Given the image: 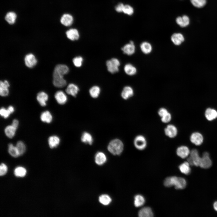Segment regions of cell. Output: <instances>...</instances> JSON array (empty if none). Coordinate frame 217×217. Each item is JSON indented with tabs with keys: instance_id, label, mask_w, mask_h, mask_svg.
<instances>
[{
	"instance_id": "cell-32",
	"label": "cell",
	"mask_w": 217,
	"mask_h": 217,
	"mask_svg": "<svg viewBox=\"0 0 217 217\" xmlns=\"http://www.w3.org/2000/svg\"><path fill=\"white\" fill-rule=\"evenodd\" d=\"M145 201V199L143 196L140 194L136 195L134 197V205L137 207H141L144 204Z\"/></svg>"
},
{
	"instance_id": "cell-33",
	"label": "cell",
	"mask_w": 217,
	"mask_h": 217,
	"mask_svg": "<svg viewBox=\"0 0 217 217\" xmlns=\"http://www.w3.org/2000/svg\"><path fill=\"white\" fill-rule=\"evenodd\" d=\"M8 152L12 156L17 158L20 156L16 146H14L10 143L8 144Z\"/></svg>"
},
{
	"instance_id": "cell-3",
	"label": "cell",
	"mask_w": 217,
	"mask_h": 217,
	"mask_svg": "<svg viewBox=\"0 0 217 217\" xmlns=\"http://www.w3.org/2000/svg\"><path fill=\"white\" fill-rule=\"evenodd\" d=\"M187 159V162L191 166H198L201 159L198 150L195 149H192Z\"/></svg>"
},
{
	"instance_id": "cell-41",
	"label": "cell",
	"mask_w": 217,
	"mask_h": 217,
	"mask_svg": "<svg viewBox=\"0 0 217 217\" xmlns=\"http://www.w3.org/2000/svg\"><path fill=\"white\" fill-rule=\"evenodd\" d=\"M134 9L131 6L126 5H124L123 12L128 15H132L134 13Z\"/></svg>"
},
{
	"instance_id": "cell-31",
	"label": "cell",
	"mask_w": 217,
	"mask_h": 217,
	"mask_svg": "<svg viewBox=\"0 0 217 217\" xmlns=\"http://www.w3.org/2000/svg\"><path fill=\"white\" fill-rule=\"evenodd\" d=\"M190 165V164L187 162H185L180 165L178 168L181 173L188 175L190 173L191 171Z\"/></svg>"
},
{
	"instance_id": "cell-13",
	"label": "cell",
	"mask_w": 217,
	"mask_h": 217,
	"mask_svg": "<svg viewBox=\"0 0 217 217\" xmlns=\"http://www.w3.org/2000/svg\"><path fill=\"white\" fill-rule=\"evenodd\" d=\"M26 65L29 68H32L36 64L37 60L34 55L30 53L27 55L24 58Z\"/></svg>"
},
{
	"instance_id": "cell-44",
	"label": "cell",
	"mask_w": 217,
	"mask_h": 217,
	"mask_svg": "<svg viewBox=\"0 0 217 217\" xmlns=\"http://www.w3.org/2000/svg\"><path fill=\"white\" fill-rule=\"evenodd\" d=\"M171 119V115L169 112L161 118V120L163 123H167L170 121Z\"/></svg>"
},
{
	"instance_id": "cell-37",
	"label": "cell",
	"mask_w": 217,
	"mask_h": 217,
	"mask_svg": "<svg viewBox=\"0 0 217 217\" xmlns=\"http://www.w3.org/2000/svg\"><path fill=\"white\" fill-rule=\"evenodd\" d=\"M99 202L104 205H108L112 201L111 197L106 194H103L101 195L99 198Z\"/></svg>"
},
{
	"instance_id": "cell-23",
	"label": "cell",
	"mask_w": 217,
	"mask_h": 217,
	"mask_svg": "<svg viewBox=\"0 0 217 217\" xmlns=\"http://www.w3.org/2000/svg\"><path fill=\"white\" fill-rule=\"evenodd\" d=\"M53 116L51 113L49 111L42 112L40 115L41 120L44 123H51L53 120Z\"/></svg>"
},
{
	"instance_id": "cell-17",
	"label": "cell",
	"mask_w": 217,
	"mask_h": 217,
	"mask_svg": "<svg viewBox=\"0 0 217 217\" xmlns=\"http://www.w3.org/2000/svg\"><path fill=\"white\" fill-rule=\"evenodd\" d=\"M10 85L8 81L5 80L1 81L0 82V95L2 96H6L9 94L8 87Z\"/></svg>"
},
{
	"instance_id": "cell-26",
	"label": "cell",
	"mask_w": 217,
	"mask_h": 217,
	"mask_svg": "<svg viewBox=\"0 0 217 217\" xmlns=\"http://www.w3.org/2000/svg\"><path fill=\"white\" fill-rule=\"evenodd\" d=\"M107 158L105 154L103 152L97 153L95 156V162L99 165L104 164L106 161Z\"/></svg>"
},
{
	"instance_id": "cell-1",
	"label": "cell",
	"mask_w": 217,
	"mask_h": 217,
	"mask_svg": "<svg viewBox=\"0 0 217 217\" xmlns=\"http://www.w3.org/2000/svg\"><path fill=\"white\" fill-rule=\"evenodd\" d=\"M124 144L120 139H115L111 141L107 147L108 151L115 155H120L124 149Z\"/></svg>"
},
{
	"instance_id": "cell-27",
	"label": "cell",
	"mask_w": 217,
	"mask_h": 217,
	"mask_svg": "<svg viewBox=\"0 0 217 217\" xmlns=\"http://www.w3.org/2000/svg\"><path fill=\"white\" fill-rule=\"evenodd\" d=\"M69 71L68 67L66 65L58 64L55 68L53 71L64 75L68 73Z\"/></svg>"
},
{
	"instance_id": "cell-43",
	"label": "cell",
	"mask_w": 217,
	"mask_h": 217,
	"mask_svg": "<svg viewBox=\"0 0 217 217\" xmlns=\"http://www.w3.org/2000/svg\"><path fill=\"white\" fill-rule=\"evenodd\" d=\"M1 116L4 118H8L11 114L8 108L2 107L0 110Z\"/></svg>"
},
{
	"instance_id": "cell-18",
	"label": "cell",
	"mask_w": 217,
	"mask_h": 217,
	"mask_svg": "<svg viewBox=\"0 0 217 217\" xmlns=\"http://www.w3.org/2000/svg\"><path fill=\"white\" fill-rule=\"evenodd\" d=\"M60 142L59 137L55 135L51 136L48 139V143L49 147L51 149L57 147Z\"/></svg>"
},
{
	"instance_id": "cell-22",
	"label": "cell",
	"mask_w": 217,
	"mask_h": 217,
	"mask_svg": "<svg viewBox=\"0 0 217 217\" xmlns=\"http://www.w3.org/2000/svg\"><path fill=\"white\" fill-rule=\"evenodd\" d=\"M177 24L181 27H185L187 26L190 23L189 17L186 15L182 17H178L176 19Z\"/></svg>"
},
{
	"instance_id": "cell-29",
	"label": "cell",
	"mask_w": 217,
	"mask_h": 217,
	"mask_svg": "<svg viewBox=\"0 0 217 217\" xmlns=\"http://www.w3.org/2000/svg\"><path fill=\"white\" fill-rule=\"evenodd\" d=\"M140 48L142 52L146 54H149L152 50L151 45L147 42H143L141 43L140 45Z\"/></svg>"
},
{
	"instance_id": "cell-45",
	"label": "cell",
	"mask_w": 217,
	"mask_h": 217,
	"mask_svg": "<svg viewBox=\"0 0 217 217\" xmlns=\"http://www.w3.org/2000/svg\"><path fill=\"white\" fill-rule=\"evenodd\" d=\"M8 168L7 166L4 163H2L0 166V175L3 176L7 172Z\"/></svg>"
},
{
	"instance_id": "cell-9",
	"label": "cell",
	"mask_w": 217,
	"mask_h": 217,
	"mask_svg": "<svg viewBox=\"0 0 217 217\" xmlns=\"http://www.w3.org/2000/svg\"><path fill=\"white\" fill-rule=\"evenodd\" d=\"M204 116L207 121H213L217 118V110L215 108L208 107L204 111Z\"/></svg>"
},
{
	"instance_id": "cell-38",
	"label": "cell",
	"mask_w": 217,
	"mask_h": 217,
	"mask_svg": "<svg viewBox=\"0 0 217 217\" xmlns=\"http://www.w3.org/2000/svg\"><path fill=\"white\" fill-rule=\"evenodd\" d=\"M27 171L25 168L22 167H18L14 170V174L17 177H23L26 175Z\"/></svg>"
},
{
	"instance_id": "cell-19",
	"label": "cell",
	"mask_w": 217,
	"mask_h": 217,
	"mask_svg": "<svg viewBox=\"0 0 217 217\" xmlns=\"http://www.w3.org/2000/svg\"><path fill=\"white\" fill-rule=\"evenodd\" d=\"M171 40L175 45L179 46L184 41V38L183 35L181 33H175L171 35Z\"/></svg>"
},
{
	"instance_id": "cell-5",
	"label": "cell",
	"mask_w": 217,
	"mask_h": 217,
	"mask_svg": "<svg viewBox=\"0 0 217 217\" xmlns=\"http://www.w3.org/2000/svg\"><path fill=\"white\" fill-rule=\"evenodd\" d=\"M189 139L190 142L197 146L201 145L204 141L203 135L200 132L194 131L192 132L190 135Z\"/></svg>"
},
{
	"instance_id": "cell-7",
	"label": "cell",
	"mask_w": 217,
	"mask_h": 217,
	"mask_svg": "<svg viewBox=\"0 0 217 217\" xmlns=\"http://www.w3.org/2000/svg\"><path fill=\"white\" fill-rule=\"evenodd\" d=\"M212 165V161L209 153L207 152H203L201 157L199 166L201 168L207 169L210 168Z\"/></svg>"
},
{
	"instance_id": "cell-20",
	"label": "cell",
	"mask_w": 217,
	"mask_h": 217,
	"mask_svg": "<svg viewBox=\"0 0 217 217\" xmlns=\"http://www.w3.org/2000/svg\"><path fill=\"white\" fill-rule=\"evenodd\" d=\"M153 215L151 209L149 207L142 208L138 212V215L139 217H152Z\"/></svg>"
},
{
	"instance_id": "cell-21",
	"label": "cell",
	"mask_w": 217,
	"mask_h": 217,
	"mask_svg": "<svg viewBox=\"0 0 217 217\" xmlns=\"http://www.w3.org/2000/svg\"><path fill=\"white\" fill-rule=\"evenodd\" d=\"M79 90V88L77 85L71 83L68 84L66 89V92L68 94L75 97L78 93Z\"/></svg>"
},
{
	"instance_id": "cell-46",
	"label": "cell",
	"mask_w": 217,
	"mask_h": 217,
	"mask_svg": "<svg viewBox=\"0 0 217 217\" xmlns=\"http://www.w3.org/2000/svg\"><path fill=\"white\" fill-rule=\"evenodd\" d=\"M169 111L167 108L164 107L160 108L158 111V114L161 118L168 112Z\"/></svg>"
},
{
	"instance_id": "cell-11",
	"label": "cell",
	"mask_w": 217,
	"mask_h": 217,
	"mask_svg": "<svg viewBox=\"0 0 217 217\" xmlns=\"http://www.w3.org/2000/svg\"><path fill=\"white\" fill-rule=\"evenodd\" d=\"M190 151L189 148L185 145H182L178 146L177 149V155L182 159L188 157L190 153Z\"/></svg>"
},
{
	"instance_id": "cell-10",
	"label": "cell",
	"mask_w": 217,
	"mask_h": 217,
	"mask_svg": "<svg viewBox=\"0 0 217 217\" xmlns=\"http://www.w3.org/2000/svg\"><path fill=\"white\" fill-rule=\"evenodd\" d=\"M172 184L176 189H182L186 187L187 182L183 178L173 176Z\"/></svg>"
},
{
	"instance_id": "cell-40",
	"label": "cell",
	"mask_w": 217,
	"mask_h": 217,
	"mask_svg": "<svg viewBox=\"0 0 217 217\" xmlns=\"http://www.w3.org/2000/svg\"><path fill=\"white\" fill-rule=\"evenodd\" d=\"M192 4L195 7L201 8L205 5L206 0H190Z\"/></svg>"
},
{
	"instance_id": "cell-2",
	"label": "cell",
	"mask_w": 217,
	"mask_h": 217,
	"mask_svg": "<svg viewBox=\"0 0 217 217\" xmlns=\"http://www.w3.org/2000/svg\"><path fill=\"white\" fill-rule=\"evenodd\" d=\"M133 143L135 147L140 150L144 149L147 144V141L145 137L140 134L137 135L134 137Z\"/></svg>"
},
{
	"instance_id": "cell-35",
	"label": "cell",
	"mask_w": 217,
	"mask_h": 217,
	"mask_svg": "<svg viewBox=\"0 0 217 217\" xmlns=\"http://www.w3.org/2000/svg\"><path fill=\"white\" fill-rule=\"evenodd\" d=\"M17 17L16 14L13 12H9L5 16L6 20L10 24H14Z\"/></svg>"
},
{
	"instance_id": "cell-42",
	"label": "cell",
	"mask_w": 217,
	"mask_h": 217,
	"mask_svg": "<svg viewBox=\"0 0 217 217\" xmlns=\"http://www.w3.org/2000/svg\"><path fill=\"white\" fill-rule=\"evenodd\" d=\"M83 61V58L80 56L74 57L72 60L74 65L77 67H80L82 64Z\"/></svg>"
},
{
	"instance_id": "cell-24",
	"label": "cell",
	"mask_w": 217,
	"mask_h": 217,
	"mask_svg": "<svg viewBox=\"0 0 217 217\" xmlns=\"http://www.w3.org/2000/svg\"><path fill=\"white\" fill-rule=\"evenodd\" d=\"M66 35L68 39L72 41L78 39L79 34L78 30L75 29H71L67 31Z\"/></svg>"
},
{
	"instance_id": "cell-28",
	"label": "cell",
	"mask_w": 217,
	"mask_h": 217,
	"mask_svg": "<svg viewBox=\"0 0 217 217\" xmlns=\"http://www.w3.org/2000/svg\"><path fill=\"white\" fill-rule=\"evenodd\" d=\"M17 129L11 124L7 126L5 128L4 131L6 136L9 138H12L15 135Z\"/></svg>"
},
{
	"instance_id": "cell-6",
	"label": "cell",
	"mask_w": 217,
	"mask_h": 217,
	"mask_svg": "<svg viewBox=\"0 0 217 217\" xmlns=\"http://www.w3.org/2000/svg\"><path fill=\"white\" fill-rule=\"evenodd\" d=\"M53 83L55 86L58 88H62L66 85L67 82L64 78V75L53 71Z\"/></svg>"
},
{
	"instance_id": "cell-12",
	"label": "cell",
	"mask_w": 217,
	"mask_h": 217,
	"mask_svg": "<svg viewBox=\"0 0 217 217\" xmlns=\"http://www.w3.org/2000/svg\"><path fill=\"white\" fill-rule=\"evenodd\" d=\"M121 50L124 54L128 55L133 54L135 51V46L133 41H131L129 43L124 45L121 48Z\"/></svg>"
},
{
	"instance_id": "cell-16",
	"label": "cell",
	"mask_w": 217,
	"mask_h": 217,
	"mask_svg": "<svg viewBox=\"0 0 217 217\" xmlns=\"http://www.w3.org/2000/svg\"><path fill=\"white\" fill-rule=\"evenodd\" d=\"M134 94V91L132 87L129 86H125L121 93V96L125 100L132 97Z\"/></svg>"
},
{
	"instance_id": "cell-30",
	"label": "cell",
	"mask_w": 217,
	"mask_h": 217,
	"mask_svg": "<svg viewBox=\"0 0 217 217\" xmlns=\"http://www.w3.org/2000/svg\"><path fill=\"white\" fill-rule=\"evenodd\" d=\"M124 70L126 74L130 76L134 75L137 72V70L136 67L130 63L126 64L125 65Z\"/></svg>"
},
{
	"instance_id": "cell-34",
	"label": "cell",
	"mask_w": 217,
	"mask_h": 217,
	"mask_svg": "<svg viewBox=\"0 0 217 217\" xmlns=\"http://www.w3.org/2000/svg\"><path fill=\"white\" fill-rule=\"evenodd\" d=\"M81 140L83 142L91 145L93 143V140L92 136L90 133L85 132L82 134Z\"/></svg>"
},
{
	"instance_id": "cell-36",
	"label": "cell",
	"mask_w": 217,
	"mask_h": 217,
	"mask_svg": "<svg viewBox=\"0 0 217 217\" xmlns=\"http://www.w3.org/2000/svg\"><path fill=\"white\" fill-rule=\"evenodd\" d=\"M100 92V88L97 86H92L89 90V93L90 96L94 98H96L99 96Z\"/></svg>"
},
{
	"instance_id": "cell-4",
	"label": "cell",
	"mask_w": 217,
	"mask_h": 217,
	"mask_svg": "<svg viewBox=\"0 0 217 217\" xmlns=\"http://www.w3.org/2000/svg\"><path fill=\"white\" fill-rule=\"evenodd\" d=\"M120 62L117 58H113L106 61V65L108 71L113 74L118 71Z\"/></svg>"
},
{
	"instance_id": "cell-15",
	"label": "cell",
	"mask_w": 217,
	"mask_h": 217,
	"mask_svg": "<svg viewBox=\"0 0 217 217\" xmlns=\"http://www.w3.org/2000/svg\"><path fill=\"white\" fill-rule=\"evenodd\" d=\"M48 99V95L44 92L41 91L37 95V100L40 105L42 106H45L46 105Z\"/></svg>"
},
{
	"instance_id": "cell-14",
	"label": "cell",
	"mask_w": 217,
	"mask_h": 217,
	"mask_svg": "<svg viewBox=\"0 0 217 217\" xmlns=\"http://www.w3.org/2000/svg\"><path fill=\"white\" fill-rule=\"evenodd\" d=\"M55 97L56 101L60 105H63L66 103L68 97L65 93L63 91L59 90L55 94Z\"/></svg>"
},
{
	"instance_id": "cell-8",
	"label": "cell",
	"mask_w": 217,
	"mask_h": 217,
	"mask_svg": "<svg viewBox=\"0 0 217 217\" xmlns=\"http://www.w3.org/2000/svg\"><path fill=\"white\" fill-rule=\"evenodd\" d=\"M164 133L168 137L173 138L176 137L178 133L177 127L172 124H168L164 128Z\"/></svg>"
},
{
	"instance_id": "cell-25",
	"label": "cell",
	"mask_w": 217,
	"mask_h": 217,
	"mask_svg": "<svg viewBox=\"0 0 217 217\" xmlns=\"http://www.w3.org/2000/svg\"><path fill=\"white\" fill-rule=\"evenodd\" d=\"M73 18L72 16L70 14H66L61 17L60 21L61 23L66 26L71 25L73 22Z\"/></svg>"
},
{
	"instance_id": "cell-49",
	"label": "cell",
	"mask_w": 217,
	"mask_h": 217,
	"mask_svg": "<svg viewBox=\"0 0 217 217\" xmlns=\"http://www.w3.org/2000/svg\"><path fill=\"white\" fill-rule=\"evenodd\" d=\"M7 108L11 114L13 113L15 111L14 108L12 105H10L8 106Z\"/></svg>"
},
{
	"instance_id": "cell-48",
	"label": "cell",
	"mask_w": 217,
	"mask_h": 217,
	"mask_svg": "<svg viewBox=\"0 0 217 217\" xmlns=\"http://www.w3.org/2000/svg\"><path fill=\"white\" fill-rule=\"evenodd\" d=\"M11 125L17 129L19 125V121L17 119H14L12 122Z\"/></svg>"
},
{
	"instance_id": "cell-39",
	"label": "cell",
	"mask_w": 217,
	"mask_h": 217,
	"mask_svg": "<svg viewBox=\"0 0 217 217\" xmlns=\"http://www.w3.org/2000/svg\"><path fill=\"white\" fill-rule=\"evenodd\" d=\"M16 146L20 156L23 154L26 150V147L24 143L22 141H19L17 142Z\"/></svg>"
},
{
	"instance_id": "cell-50",
	"label": "cell",
	"mask_w": 217,
	"mask_h": 217,
	"mask_svg": "<svg viewBox=\"0 0 217 217\" xmlns=\"http://www.w3.org/2000/svg\"><path fill=\"white\" fill-rule=\"evenodd\" d=\"M213 206L214 209L217 212V201L214 203Z\"/></svg>"
},
{
	"instance_id": "cell-47",
	"label": "cell",
	"mask_w": 217,
	"mask_h": 217,
	"mask_svg": "<svg viewBox=\"0 0 217 217\" xmlns=\"http://www.w3.org/2000/svg\"><path fill=\"white\" fill-rule=\"evenodd\" d=\"M124 5L123 3H119L115 7V10L118 12H123Z\"/></svg>"
}]
</instances>
